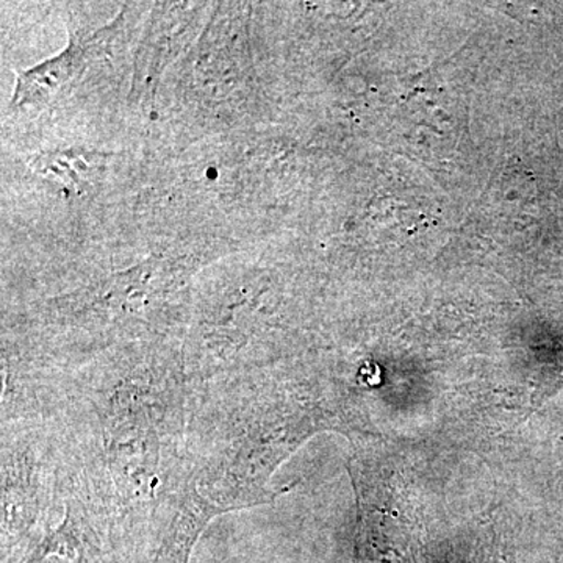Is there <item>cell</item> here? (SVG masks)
I'll use <instances>...</instances> for the list:
<instances>
[{"label":"cell","instance_id":"cell-1","mask_svg":"<svg viewBox=\"0 0 563 563\" xmlns=\"http://www.w3.org/2000/svg\"><path fill=\"white\" fill-rule=\"evenodd\" d=\"M351 474L358 501L354 563H421V526L398 487L362 465Z\"/></svg>","mask_w":563,"mask_h":563},{"label":"cell","instance_id":"cell-2","mask_svg":"<svg viewBox=\"0 0 563 563\" xmlns=\"http://www.w3.org/2000/svg\"><path fill=\"white\" fill-rule=\"evenodd\" d=\"M87 46L79 47L77 43H73L65 54L58 55L54 60L21 74L14 91V103L24 106V103L49 101L77 76Z\"/></svg>","mask_w":563,"mask_h":563},{"label":"cell","instance_id":"cell-3","mask_svg":"<svg viewBox=\"0 0 563 563\" xmlns=\"http://www.w3.org/2000/svg\"><path fill=\"white\" fill-rule=\"evenodd\" d=\"M211 512H206V509L185 510L174 521L173 528L169 529L168 536L163 540L161 550H158L157 558L154 563H188L192 548H195L196 540L201 533L203 525L211 517Z\"/></svg>","mask_w":563,"mask_h":563},{"label":"cell","instance_id":"cell-4","mask_svg":"<svg viewBox=\"0 0 563 563\" xmlns=\"http://www.w3.org/2000/svg\"><path fill=\"white\" fill-rule=\"evenodd\" d=\"M487 563H514L512 551L506 543L498 544Z\"/></svg>","mask_w":563,"mask_h":563}]
</instances>
